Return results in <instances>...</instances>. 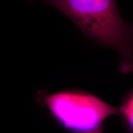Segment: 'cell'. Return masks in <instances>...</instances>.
<instances>
[{
  "label": "cell",
  "mask_w": 133,
  "mask_h": 133,
  "mask_svg": "<svg viewBox=\"0 0 133 133\" xmlns=\"http://www.w3.org/2000/svg\"><path fill=\"white\" fill-rule=\"evenodd\" d=\"M86 35L115 49L123 73L133 72V24L121 19L116 0H44Z\"/></svg>",
  "instance_id": "1"
},
{
  "label": "cell",
  "mask_w": 133,
  "mask_h": 133,
  "mask_svg": "<svg viewBox=\"0 0 133 133\" xmlns=\"http://www.w3.org/2000/svg\"><path fill=\"white\" fill-rule=\"evenodd\" d=\"M46 104L65 128L81 132L97 128L107 118L118 112L95 96L78 92L53 94L48 98Z\"/></svg>",
  "instance_id": "2"
},
{
  "label": "cell",
  "mask_w": 133,
  "mask_h": 133,
  "mask_svg": "<svg viewBox=\"0 0 133 133\" xmlns=\"http://www.w3.org/2000/svg\"><path fill=\"white\" fill-rule=\"evenodd\" d=\"M123 114L133 129V95L123 108Z\"/></svg>",
  "instance_id": "3"
}]
</instances>
